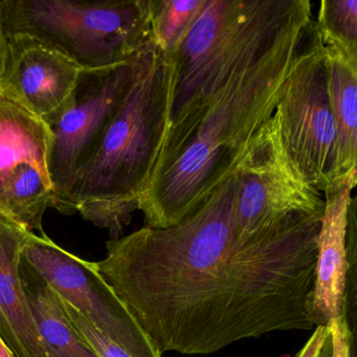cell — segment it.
<instances>
[{"label": "cell", "mask_w": 357, "mask_h": 357, "mask_svg": "<svg viewBox=\"0 0 357 357\" xmlns=\"http://www.w3.org/2000/svg\"><path fill=\"white\" fill-rule=\"evenodd\" d=\"M312 20L309 0H291L220 89L167 130L139 200L145 227L176 225L234 174L252 137L275 114Z\"/></svg>", "instance_id": "obj_2"}, {"label": "cell", "mask_w": 357, "mask_h": 357, "mask_svg": "<svg viewBox=\"0 0 357 357\" xmlns=\"http://www.w3.org/2000/svg\"><path fill=\"white\" fill-rule=\"evenodd\" d=\"M275 116L288 153L307 181L324 194L335 179L337 131L314 20L284 83Z\"/></svg>", "instance_id": "obj_6"}, {"label": "cell", "mask_w": 357, "mask_h": 357, "mask_svg": "<svg viewBox=\"0 0 357 357\" xmlns=\"http://www.w3.org/2000/svg\"><path fill=\"white\" fill-rule=\"evenodd\" d=\"M6 51H7V34L0 17V74L3 72V66H5Z\"/></svg>", "instance_id": "obj_21"}, {"label": "cell", "mask_w": 357, "mask_h": 357, "mask_svg": "<svg viewBox=\"0 0 357 357\" xmlns=\"http://www.w3.org/2000/svg\"><path fill=\"white\" fill-rule=\"evenodd\" d=\"M231 175L183 221L106 242L93 267L160 353L210 355L248 338L308 331L323 215L248 241L234 229Z\"/></svg>", "instance_id": "obj_1"}, {"label": "cell", "mask_w": 357, "mask_h": 357, "mask_svg": "<svg viewBox=\"0 0 357 357\" xmlns=\"http://www.w3.org/2000/svg\"><path fill=\"white\" fill-rule=\"evenodd\" d=\"M329 338L326 342L319 357H352L354 334L344 317H338L330 325Z\"/></svg>", "instance_id": "obj_19"}, {"label": "cell", "mask_w": 357, "mask_h": 357, "mask_svg": "<svg viewBox=\"0 0 357 357\" xmlns=\"http://www.w3.org/2000/svg\"><path fill=\"white\" fill-rule=\"evenodd\" d=\"M349 179L335 181L324 191L325 208L317 236L315 282L311 298V319L314 327L330 326L344 317V298L350 286L351 250L348 237L352 191Z\"/></svg>", "instance_id": "obj_10"}, {"label": "cell", "mask_w": 357, "mask_h": 357, "mask_svg": "<svg viewBox=\"0 0 357 357\" xmlns=\"http://www.w3.org/2000/svg\"><path fill=\"white\" fill-rule=\"evenodd\" d=\"M172 81V60L155 47L70 191L66 215L121 237L160 158Z\"/></svg>", "instance_id": "obj_3"}, {"label": "cell", "mask_w": 357, "mask_h": 357, "mask_svg": "<svg viewBox=\"0 0 357 357\" xmlns=\"http://www.w3.org/2000/svg\"><path fill=\"white\" fill-rule=\"evenodd\" d=\"M22 256L62 300L133 357H162L93 262L64 250L45 233H29Z\"/></svg>", "instance_id": "obj_8"}, {"label": "cell", "mask_w": 357, "mask_h": 357, "mask_svg": "<svg viewBox=\"0 0 357 357\" xmlns=\"http://www.w3.org/2000/svg\"><path fill=\"white\" fill-rule=\"evenodd\" d=\"M83 70L32 37L7 34L0 91L51 125L72 101Z\"/></svg>", "instance_id": "obj_9"}, {"label": "cell", "mask_w": 357, "mask_h": 357, "mask_svg": "<svg viewBox=\"0 0 357 357\" xmlns=\"http://www.w3.org/2000/svg\"><path fill=\"white\" fill-rule=\"evenodd\" d=\"M20 278L47 357H99L68 319L59 296L22 256Z\"/></svg>", "instance_id": "obj_13"}, {"label": "cell", "mask_w": 357, "mask_h": 357, "mask_svg": "<svg viewBox=\"0 0 357 357\" xmlns=\"http://www.w3.org/2000/svg\"><path fill=\"white\" fill-rule=\"evenodd\" d=\"M60 298V296H59ZM61 300L62 306L73 326L81 334L85 342L97 353L99 357H133L124 348L104 335L97 328L93 327L81 313L66 301Z\"/></svg>", "instance_id": "obj_18"}, {"label": "cell", "mask_w": 357, "mask_h": 357, "mask_svg": "<svg viewBox=\"0 0 357 357\" xmlns=\"http://www.w3.org/2000/svg\"><path fill=\"white\" fill-rule=\"evenodd\" d=\"M208 0H149L154 47L170 56L183 43Z\"/></svg>", "instance_id": "obj_16"}, {"label": "cell", "mask_w": 357, "mask_h": 357, "mask_svg": "<svg viewBox=\"0 0 357 357\" xmlns=\"http://www.w3.org/2000/svg\"><path fill=\"white\" fill-rule=\"evenodd\" d=\"M6 34L32 37L83 72L153 49L149 0H0Z\"/></svg>", "instance_id": "obj_4"}, {"label": "cell", "mask_w": 357, "mask_h": 357, "mask_svg": "<svg viewBox=\"0 0 357 357\" xmlns=\"http://www.w3.org/2000/svg\"><path fill=\"white\" fill-rule=\"evenodd\" d=\"M28 234L0 218V337L14 357H47L20 278Z\"/></svg>", "instance_id": "obj_11"}, {"label": "cell", "mask_w": 357, "mask_h": 357, "mask_svg": "<svg viewBox=\"0 0 357 357\" xmlns=\"http://www.w3.org/2000/svg\"><path fill=\"white\" fill-rule=\"evenodd\" d=\"M314 26L324 45L357 56V0H323Z\"/></svg>", "instance_id": "obj_17"}, {"label": "cell", "mask_w": 357, "mask_h": 357, "mask_svg": "<svg viewBox=\"0 0 357 357\" xmlns=\"http://www.w3.org/2000/svg\"><path fill=\"white\" fill-rule=\"evenodd\" d=\"M154 49L114 68L82 72L72 101L49 125L47 172L53 208L62 214L66 215L70 191Z\"/></svg>", "instance_id": "obj_7"}, {"label": "cell", "mask_w": 357, "mask_h": 357, "mask_svg": "<svg viewBox=\"0 0 357 357\" xmlns=\"http://www.w3.org/2000/svg\"><path fill=\"white\" fill-rule=\"evenodd\" d=\"M330 333V326H317L312 335L296 357H319Z\"/></svg>", "instance_id": "obj_20"}, {"label": "cell", "mask_w": 357, "mask_h": 357, "mask_svg": "<svg viewBox=\"0 0 357 357\" xmlns=\"http://www.w3.org/2000/svg\"><path fill=\"white\" fill-rule=\"evenodd\" d=\"M53 204L49 174L34 165H22L0 193V218L22 231L43 235V217Z\"/></svg>", "instance_id": "obj_15"}, {"label": "cell", "mask_w": 357, "mask_h": 357, "mask_svg": "<svg viewBox=\"0 0 357 357\" xmlns=\"http://www.w3.org/2000/svg\"><path fill=\"white\" fill-rule=\"evenodd\" d=\"M323 47L329 75L330 100L337 131L334 181L349 179L356 183L357 56L337 47L324 45Z\"/></svg>", "instance_id": "obj_12"}, {"label": "cell", "mask_w": 357, "mask_h": 357, "mask_svg": "<svg viewBox=\"0 0 357 357\" xmlns=\"http://www.w3.org/2000/svg\"><path fill=\"white\" fill-rule=\"evenodd\" d=\"M234 229L248 241L292 217L323 215L324 194L288 153L275 114L248 144L234 171Z\"/></svg>", "instance_id": "obj_5"}, {"label": "cell", "mask_w": 357, "mask_h": 357, "mask_svg": "<svg viewBox=\"0 0 357 357\" xmlns=\"http://www.w3.org/2000/svg\"><path fill=\"white\" fill-rule=\"evenodd\" d=\"M0 357H14L13 353L10 351L1 337H0Z\"/></svg>", "instance_id": "obj_22"}, {"label": "cell", "mask_w": 357, "mask_h": 357, "mask_svg": "<svg viewBox=\"0 0 357 357\" xmlns=\"http://www.w3.org/2000/svg\"><path fill=\"white\" fill-rule=\"evenodd\" d=\"M49 125L0 91V193L22 165L47 172Z\"/></svg>", "instance_id": "obj_14"}]
</instances>
